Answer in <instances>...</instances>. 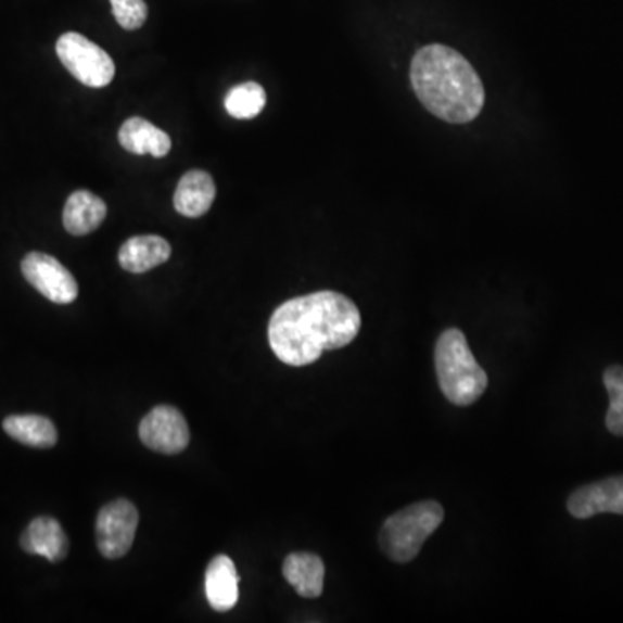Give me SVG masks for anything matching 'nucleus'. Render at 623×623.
I'll use <instances>...</instances> for the list:
<instances>
[{"label": "nucleus", "instance_id": "nucleus-1", "mask_svg": "<svg viewBox=\"0 0 623 623\" xmlns=\"http://www.w3.org/2000/svg\"><path fill=\"white\" fill-rule=\"evenodd\" d=\"M363 317L348 296L317 291L288 300L269 320V343L281 363L304 368L326 351L351 345L360 331Z\"/></svg>", "mask_w": 623, "mask_h": 623}, {"label": "nucleus", "instance_id": "nucleus-5", "mask_svg": "<svg viewBox=\"0 0 623 623\" xmlns=\"http://www.w3.org/2000/svg\"><path fill=\"white\" fill-rule=\"evenodd\" d=\"M56 52L64 68L84 86L101 89L112 84L115 78V63L112 56L84 35L75 31L61 35Z\"/></svg>", "mask_w": 623, "mask_h": 623}, {"label": "nucleus", "instance_id": "nucleus-19", "mask_svg": "<svg viewBox=\"0 0 623 623\" xmlns=\"http://www.w3.org/2000/svg\"><path fill=\"white\" fill-rule=\"evenodd\" d=\"M610 397V409L607 415V428L610 433L623 436V366H611L602 376Z\"/></svg>", "mask_w": 623, "mask_h": 623}, {"label": "nucleus", "instance_id": "nucleus-15", "mask_svg": "<svg viewBox=\"0 0 623 623\" xmlns=\"http://www.w3.org/2000/svg\"><path fill=\"white\" fill-rule=\"evenodd\" d=\"M118 141L128 153L151 154L154 158H163L171 150L170 136L139 116L122 125Z\"/></svg>", "mask_w": 623, "mask_h": 623}, {"label": "nucleus", "instance_id": "nucleus-6", "mask_svg": "<svg viewBox=\"0 0 623 623\" xmlns=\"http://www.w3.org/2000/svg\"><path fill=\"white\" fill-rule=\"evenodd\" d=\"M139 525V511L130 500L118 499L99 511L96 541L99 552L107 560H120L130 551Z\"/></svg>", "mask_w": 623, "mask_h": 623}, {"label": "nucleus", "instance_id": "nucleus-8", "mask_svg": "<svg viewBox=\"0 0 623 623\" xmlns=\"http://www.w3.org/2000/svg\"><path fill=\"white\" fill-rule=\"evenodd\" d=\"M142 444L154 453L179 454L189 445L188 421L176 407L158 406L145 416L139 427Z\"/></svg>", "mask_w": 623, "mask_h": 623}, {"label": "nucleus", "instance_id": "nucleus-18", "mask_svg": "<svg viewBox=\"0 0 623 623\" xmlns=\"http://www.w3.org/2000/svg\"><path fill=\"white\" fill-rule=\"evenodd\" d=\"M265 103H267V94H265L264 87L256 81H246L241 86L232 87L224 101L227 113L238 120H250L260 115Z\"/></svg>", "mask_w": 623, "mask_h": 623}, {"label": "nucleus", "instance_id": "nucleus-17", "mask_svg": "<svg viewBox=\"0 0 623 623\" xmlns=\"http://www.w3.org/2000/svg\"><path fill=\"white\" fill-rule=\"evenodd\" d=\"M4 432L20 444L34 448H51L58 444V430L51 419L39 415L9 416Z\"/></svg>", "mask_w": 623, "mask_h": 623}, {"label": "nucleus", "instance_id": "nucleus-13", "mask_svg": "<svg viewBox=\"0 0 623 623\" xmlns=\"http://www.w3.org/2000/svg\"><path fill=\"white\" fill-rule=\"evenodd\" d=\"M325 563L312 552H291L282 564V575L302 598H319L325 589Z\"/></svg>", "mask_w": 623, "mask_h": 623}, {"label": "nucleus", "instance_id": "nucleus-14", "mask_svg": "<svg viewBox=\"0 0 623 623\" xmlns=\"http://www.w3.org/2000/svg\"><path fill=\"white\" fill-rule=\"evenodd\" d=\"M107 215V206L94 192L77 191L66 201L63 212L64 229L73 236L94 232Z\"/></svg>", "mask_w": 623, "mask_h": 623}, {"label": "nucleus", "instance_id": "nucleus-16", "mask_svg": "<svg viewBox=\"0 0 623 623\" xmlns=\"http://www.w3.org/2000/svg\"><path fill=\"white\" fill-rule=\"evenodd\" d=\"M170 255V244L160 236H136L124 243L118 262L128 272L142 274L165 264Z\"/></svg>", "mask_w": 623, "mask_h": 623}, {"label": "nucleus", "instance_id": "nucleus-11", "mask_svg": "<svg viewBox=\"0 0 623 623\" xmlns=\"http://www.w3.org/2000/svg\"><path fill=\"white\" fill-rule=\"evenodd\" d=\"M205 593L215 611H229L240 598V575L234 561L226 555L215 556L205 573Z\"/></svg>", "mask_w": 623, "mask_h": 623}, {"label": "nucleus", "instance_id": "nucleus-20", "mask_svg": "<svg viewBox=\"0 0 623 623\" xmlns=\"http://www.w3.org/2000/svg\"><path fill=\"white\" fill-rule=\"evenodd\" d=\"M113 14L124 30H137L148 20L145 0H110Z\"/></svg>", "mask_w": 623, "mask_h": 623}, {"label": "nucleus", "instance_id": "nucleus-12", "mask_svg": "<svg viewBox=\"0 0 623 623\" xmlns=\"http://www.w3.org/2000/svg\"><path fill=\"white\" fill-rule=\"evenodd\" d=\"M215 194L217 188L212 176L203 170H191L179 180L174 194V206L185 217H201L214 205Z\"/></svg>", "mask_w": 623, "mask_h": 623}, {"label": "nucleus", "instance_id": "nucleus-3", "mask_svg": "<svg viewBox=\"0 0 623 623\" xmlns=\"http://www.w3.org/2000/svg\"><path fill=\"white\" fill-rule=\"evenodd\" d=\"M435 369L440 390L454 406H471L487 390V372L474 359L461 329L450 328L440 334Z\"/></svg>", "mask_w": 623, "mask_h": 623}, {"label": "nucleus", "instance_id": "nucleus-2", "mask_svg": "<svg viewBox=\"0 0 623 623\" xmlns=\"http://www.w3.org/2000/svg\"><path fill=\"white\" fill-rule=\"evenodd\" d=\"M410 84L428 112L448 124L474 120L485 103V87L470 61L442 43L416 52Z\"/></svg>", "mask_w": 623, "mask_h": 623}, {"label": "nucleus", "instance_id": "nucleus-4", "mask_svg": "<svg viewBox=\"0 0 623 623\" xmlns=\"http://www.w3.org/2000/svg\"><path fill=\"white\" fill-rule=\"evenodd\" d=\"M444 517V508L436 500L410 504L384 521L380 532L381 549L395 563H410L442 525Z\"/></svg>", "mask_w": 623, "mask_h": 623}, {"label": "nucleus", "instance_id": "nucleus-10", "mask_svg": "<svg viewBox=\"0 0 623 623\" xmlns=\"http://www.w3.org/2000/svg\"><path fill=\"white\" fill-rule=\"evenodd\" d=\"M68 537L54 518H35L22 535L23 551L42 556L52 563L63 561L68 556Z\"/></svg>", "mask_w": 623, "mask_h": 623}, {"label": "nucleus", "instance_id": "nucleus-7", "mask_svg": "<svg viewBox=\"0 0 623 623\" xmlns=\"http://www.w3.org/2000/svg\"><path fill=\"white\" fill-rule=\"evenodd\" d=\"M22 272L40 295L54 304L66 305L77 300V279L54 256L40 252L28 253L23 258Z\"/></svg>", "mask_w": 623, "mask_h": 623}, {"label": "nucleus", "instance_id": "nucleus-9", "mask_svg": "<svg viewBox=\"0 0 623 623\" xmlns=\"http://www.w3.org/2000/svg\"><path fill=\"white\" fill-rule=\"evenodd\" d=\"M568 511L578 520H587L601 512L623 514V476H611L576 488L568 499Z\"/></svg>", "mask_w": 623, "mask_h": 623}]
</instances>
